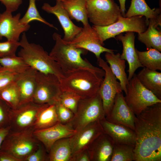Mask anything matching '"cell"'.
Returning <instances> with one entry per match:
<instances>
[{
  "label": "cell",
  "mask_w": 161,
  "mask_h": 161,
  "mask_svg": "<svg viewBox=\"0 0 161 161\" xmlns=\"http://www.w3.org/2000/svg\"><path fill=\"white\" fill-rule=\"evenodd\" d=\"M100 122L104 132L111 137L114 144L135 145L136 135L134 130L125 126L109 122L105 118Z\"/></svg>",
  "instance_id": "cell-21"
},
{
  "label": "cell",
  "mask_w": 161,
  "mask_h": 161,
  "mask_svg": "<svg viewBox=\"0 0 161 161\" xmlns=\"http://www.w3.org/2000/svg\"><path fill=\"white\" fill-rule=\"evenodd\" d=\"M11 109L8 105L0 98V129L9 126Z\"/></svg>",
  "instance_id": "cell-40"
},
{
  "label": "cell",
  "mask_w": 161,
  "mask_h": 161,
  "mask_svg": "<svg viewBox=\"0 0 161 161\" xmlns=\"http://www.w3.org/2000/svg\"><path fill=\"white\" fill-rule=\"evenodd\" d=\"M103 79L88 70L79 69L64 73L60 81L62 91L72 92L84 98L98 92Z\"/></svg>",
  "instance_id": "cell-4"
},
{
  "label": "cell",
  "mask_w": 161,
  "mask_h": 161,
  "mask_svg": "<svg viewBox=\"0 0 161 161\" xmlns=\"http://www.w3.org/2000/svg\"><path fill=\"white\" fill-rule=\"evenodd\" d=\"M37 72L30 67L18 75L15 81L20 93L19 105L32 101L36 86Z\"/></svg>",
  "instance_id": "cell-22"
},
{
  "label": "cell",
  "mask_w": 161,
  "mask_h": 161,
  "mask_svg": "<svg viewBox=\"0 0 161 161\" xmlns=\"http://www.w3.org/2000/svg\"><path fill=\"white\" fill-rule=\"evenodd\" d=\"M10 131L9 126L0 129V149L1 145L4 139Z\"/></svg>",
  "instance_id": "cell-44"
},
{
  "label": "cell",
  "mask_w": 161,
  "mask_h": 161,
  "mask_svg": "<svg viewBox=\"0 0 161 161\" xmlns=\"http://www.w3.org/2000/svg\"><path fill=\"white\" fill-rule=\"evenodd\" d=\"M134 145L114 144L110 161H132L135 159Z\"/></svg>",
  "instance_id": "cell-32"
},
{
  "label": "cell",
  "mask_w": 161,
  "mask_h": 161,
  "mask_svg": "<svg viewBox=\"0 0 161 161\" xmlns=\"http://www.w3.org/2000/svg\"><path fill=\"white\" fill-rule=\"evenodd\" d=\"M6 8V10L12 13L18 10L22 2V0H0Z\"/></svg>",
  "instance_id": "cell-41"
},
{
  "label": "cell",
  "mask_w": 161,
  "mask_h": 161,
  "mask_svg": "<svg viewBox=\"0 0 161 161\" xmlns=\"http://www.w3.org/2000/svg\"><path fill=\"white\" fill-rule=\"evenodd\" d=\"M103 132V128L98 121L92 122L77 131L70 137L72 157L86 150L95 140Z\"/></svg>",
  "instance_id": "cell-14"
},
{
  "label": "cell",
  "mask_w": 161,
  "mask_h": 161,
  "mask_svg": "<svg viewBox=\"0 0 161 161\" xmlns=\"http://www.w3.org/2000/svg\"><path fill=\"white\" fill-rule=\"evenodd\" d=\"M0 98L5 102L11 109H15L18 106L20 93L15 81L0 90Z\"/></svg>",
  "instance_id": "cell-31"
},
{
  "label": "cell",
  "mask_w": 161,
  "mask_h": 161,
  "mask_svg": "<svg viewBox=\"0 0 161 161\" xmlns=\"http://www.w3.org/2000/svg\"><path fill=\"white\" fill-rule=\"evenodd\" d=\"M1 66L0 65V68H1Z\"/></svg>",
  "instance_id": "cell-47"
},
{
  "label": "cell",
  "mask_w": 161,
  "mask_h": 161,
  "mask_svg": "<svg viewBox=\"0 0 161 161\" xmlns=\"http://www.w3.org/2000/svg\"><path fill=\"white\" fill-rule=\"evenodd\" d=\"M42 9L57 17L64 30V35L62 39L64 41H71L82 30V27L76 26L72 21L64 7L62 1H56V4L53 6L48 3H44Z\"/></svg>",
  "instance_id": "cell-17"
},
{
  "label": "cell",
  "mask_w": 161,
  "mask_h": 161,
  "mask_svg": "<svg viewBox=\"0 0 161 161\" xmlns=\"http://www.w3.org/2000/svg\"><path fill=\"white\" fill-rule=\"evenodd\" d=\"M19 47L20 44L18 41L7 40L5 42H0V58L16 55L17 50Z\"/></svg>",
  "instance_id": "cell-36"
},
{
  "label": "cell",
  "mask_w": 161,
  "mask_h": 161,
  "mask_svg": "<svg viewBox=\"0 0 161 161\" xmlns=\"http://www.w3.org/2000/svg\"><path fill=\"white\" fill-rule=\"evenodd\" d=\"M59 122L55 104H47L39 113L34 128L35 130L45 129Z\"/></svg>",
  "instance_id": "cell-29"
},
{
  "label": "cell",
  "mask_w": 161,
  "mask_h": 161,
  "mask_svg": "<svg viewBox=\"0 0 161 161\" xmlns=\"http://www.w3.org/2000/svg\"><path fill=\"white\" fill-rule=\"evenodd\" d=\"M0 65L18 74L24 72L30 67L21 57L16 55L0 58Z\"/></svg>",
  "instance_id": "cell-33"
},
{
  "label": "cell",
  "mask_w": 161,
  "mask_h": 161,
  "mask_svg": "<svg viewBox=\"0 0 161 161\" xmlns=\"http://www.w3.org/2000/svg\"><path fill=\"white\" fill-rule=\"evenodd\" d=\"M114 144L111 137L103 132L87 149L90 161H110Z\"/></svg>",
  "instance_id": "cell-20"
},
{
  "label": "cell",
  "mask_w": 161,
  "mask_h": 161,
  "mask_svg": "<svg viewBox=\"0 0 161 161\" xmlns=\"http://www.w3.org/2000/svg\"><path fill=\"white\" fill-rule=\"evenodd\" d=\"M161 24V21L149 19L147 29L138 33V40L145 45L147 50L151 48L161 51V32L157 29Z\"/></svg>",
  "instance_id": "cell-23"
},
{
  "label": "cell",
  "mask_w": 161,
  "mask_h": 161,
  "mask_svg": "<svg viewBox=\"0 0 161 161\" xmlns=\"http://www.w3.org/2000/svg\"><path fill=\"white\" fill-rule=\"evenodd\" d=\"M71 161H90L87 149L73 156Z\"/></svg>",
  "instance_id": "cell-42"
},
{
  "label": "cell",
  "mask_w": 161,
  "mask_h": 161,
  "mask_svg": "<svg viewBox=\"0 0 161 161\" xmlns=\"http://www.w3.org/2000/svg\"><path fill=\"white\" fill-rule=\"evenodd\" d=\"M105 118L100 95L98 92L95 95L81 98L76 113L66 124L77 131L89 124Z\"/></svg>",
  "instance_id": "cell-6"
},
{
  "label": "cell",
  "mask_w": 161,
  "mask_h": 161,
  "mask_svg": "<svg viewBox=\"0 0 161 161\" xmlns=\"http://www.w3.org/2000/svg\"><path fill=\"white\" fill-rule=\"evenodd\" d=\"M48 154L49 161H71L72 151L70 137L61 138L56 141Z\"/></svg>",
  "instance_id": "cell-27"
},
{
  "label": "cell",
  "mask_w": 161,
  "mask_h": 161,
  "mask_svg": "<svg viewBox=\"0 0 161 161\" xmlns=\"http://www.w3.org/2000/svg\"><path fill=\"white\" fill-rule=\"evenodd\" d=\"M34 128L19 132H9L1 145L0 150L8 153L20 161H24L39 147L41 142L34 134Z\"/></svg>",
  "instance_id": "cell-5"
},
{
  "label": "cell",
  "mask_w": 161,
  "mask_h": 161,
  "mask_svg": "<svg viewBox=\"0 0 161 161\" xmlns=\"http://www.w3.org/2000/svg\"><path fill=\"white\" fill-rule=\"evenodd\" d=\"M52 38L55 43L49 55L58 63L64 73L77 69H86L103 79L105 72L103 69L93 66L87 60L81 57V55L85 54L86 50L68 44L57 33L53 34Z\"/></svg>",
  "instance_id": "cell-2"
},
{
  "label": "cell",
  "mask_w": 161,
  "mask_h": 161,
  "mask_svg": "<svg viewBox=\"0 0 161 161\" xmlns=\"http://www.w3.org/2000/svg\"><path fill=\"white\" fill-rule=\"evenodd\" d=\"M21 48L18 53L29 66L39 72L56 76L60 81L64 73L58 64L40 45L30 43L25 32L19 41Z\"/></svg>",
  "instance_id": "cell-3"
},
{
  "label": "cell",
  "mask_w": 161,
  "mask_h": 161,
  "mask_svg": "<svg viewBox=\"0 0 161 161\" xmlns=\"http://www.w3.org/2000/svg\"><path fill=\"white\" fill-rule=\"evenodd\" d=\"M139 61L143 68L153 70H161V53L159 50L150 48L145 51L136 49Z\"/></svg>",
  "instance_id": "cell-30"
},
{
  "label": "cell",
  "mask_w": 161,
  "mask_h": 161,
  "mask_svg": "<svg viewBox=\"0 0 161 161\" xmlns=\"http://www.w3.org/2000/svg\"><path fill=\"white\" fill-rule=\"evenodd\" d=\"M142 16L148 21L149 19H153L160 21H161V8L151 9L145 0H131L130 7L125 17Z\"/></svg>",
  "instance_id": "cell-26"
},
{
  "label": "cell",
  "mask_w": 161,
  "mask_h": 161,
  "mask_svg": "<svg viewBox=\"0 0 161 161\" xmlns=\"http://www.w3.org/2000/svg\"><path fill=\"white\" fill-rule=\"evenodd\" d=\"M135 161H161V103L148 107L134 122Z\"/></svg>",
  "instance_id": "cell-1"
},
{
  "label": "cell",
  "mask_w": 161,
  "mask_h": 161,
  "mask_svg": "<svg viewBox=\"0 0 161 161\" xmlns=\"http://www.w3.org/2000/svg\"><path fill=\"white\" fill-rule=\"evenodd\" d=\"M126 89L125 101L136 116L148 107L161 103V100L142 84L135 73L129 81Z\"/></svg>",
  "instance_id": "cell-8"
},
{
  "label": "cell",
  "mask_w": 161,
  "mask_h": 161,
  "mask_svg": "<svg viewBox=\"0 0 161 161\" xmlns=\"http://www.w3.org/2000/svg\"><path fill=\"white\" fill-rule=\"evenodd\" d=\"M136 75L142 84L161 100V73L143 68Z\"/></svg>",
  "instance_id": "cell-25"
},
{
  "label": "cell",
  "mask_w": 161,
  "mask_h": 161,
  "mask_svg": "<svg viewBox=\"0 0 161 161\" xmlns=\"http://www.w3.org/2000/svg\"><path fill=\"white\" fill-rule=\"evenodd\" d=\"M67 0H56V1H61L62 2L64 1H67Z\"/></svg>",
  "instance_id": "cell-46"
},
{
  "label": "cell",
  "mask_w": 161,
  "mask_h": 161,
  "mask_svg": "<svg viewBox=\"0 0 161 161\" xmlns=\"http://www.w3.org/2000/svg\"><path fill=\"white\" fill-rule=\"evenodd\" d=\"M36 1L29 0L28 9L24 16L20 19V23L22 24H27L32 21H37L57 30V27H55L53 24L47 22L41 16L36 6Z\"/></svg>",
  "instance_id": "cell-34"
},
{
  "label": "cell",
  "mask_w": 161,
  "mask_h": 161,
  "mask_svg": "<svg viewBox=\"0 0 161 161\" xmlns=\"http://www.w3.org/2000/svg\"><path fill=\"white\" fill-rule=\"evenodd\" d=\"M81 31L71 41H65L77 48H81L93 53L97 58L100 57L104 52H112L114 50L110 49L103 46L95 30L89 24L83 26Z\"/></svg>",
  "instance_id": "cell-13"
},
{
  "label": "cell",
  "mask_w": 161,
  "mask_h": 161,
  "mask_svg": "<svg viewBox=\"0 0 161 161\" xmlns=\"http://www.w3.org/2000/svg\"><path fill=\"white\" fill-rule=\"evenodd\" d=\"M88 19L93 25H110L122 15L120 6L114 0H86Z\"/></svg>",
  "instance_id": "cell-9"
},
{
  "label": "cell",
  "mask_w": 161,
  "mask_h": 161,
  "mask_svg": "<svg viewBox=\"0 0 161 161\" xmlns=\"http://www.w3.org/2000/svg\"><path fill=\"white\" fill-rule=\"evenodd\" d=\"M134 32H128L125 35L120 34L117 36V38L121 41L123 46V50L120 57L126 61L129 65L128 77L129 80L139 68L143 67L140 63L134 46Z\"/></svg>",
  "instance_id": "cell-19"
},
{
  "label": "cell",
  "mask_w": 161,
  "mask_h": 161,
  "mask_svg": "<svg viewBox=\"0 0 161 161\" xmlns=\"http://www.w3.org/2000/svg\"><path fill=\"white\" fill-rule=\"evenodd\" d=\"M36 80L32 101L40 104H55L62 92L58 78L53 75L37 72Z\"/></svg>",
  "instance_id": "cell-11"
},
{
  "label": "cell",
  "mask_w": 161,
  "mask_h": 161,
  "mask_svg": "<svg viewBox=\"0 0 161 161\" xmlns=\"http://www.w3.org/2000/svg\"><path fill=\"white\" fill-rule=\"evenodd\" d=\"M105 57L106 62L109 65L112 72L119 81L122 90L126 94L129 80L125 70L126 61L121 58L119 53L115 54L114 52H106Z\"/></svg>",
  "instance_id": "cell-24"
},
{
  "label": "cell",
  "mask_w": 161,
  "mask_h": 161,
  "mask_svg": "<svg viewBox=\"0 0 161 161\" xmlns=\"http://www.w3.org/2000/svg\"><path fill=\"white\" fill-rule=\"evenodd\" d=\"M56 114L59 123L66 124L72 118L74 114L58 100L55 103Z\"/></svg>",
  "instance_id": "cell-37"
},
{
  "label": "cell",
  "mask_w": 161,
  "mask_h": 161,
  "mask_svg": "<svg viewBox=\"0 0 161 161\" xmlns=\"http://www.w3.org/2000/svg\"><path fill=\"white\" fill-rule=\"evenodd\" d=\"M136 117L126 103L122 92L116 94L112 108L105 118L109 122L125 126L134 131Z\"/></svg>",
  "instance_id": "cell-16"
},
{
  "label": "cell",
  "mask_w": 161,
  "mask_h": 161,
  "mask_svg": "<svg viewBox=\"0 0 161 161\" xmlns=\"http://www.w3.org/2000/svg\"><path fill=\"white\" fill-rule=\"evenodd\" d=\"M0 161H20L11 154L0 150Z\"/></svg>",
  "instance_id": "cell-43"
},
{
  "label": "cell",
  "mask_w": 161,
  "mask_h": 161,
  "mask_svg": "<svg viewBox=\"0 0 161 161\" xmlns=\"http://www.w3.org/2000/svg\"><path fill=\"white\" fill-rule=\"evenodd\" d=\"M86 1V0H68L62 2L70 19L81 22L83 26L89 24Z\"/></svg>",
  "instance_id": "cell-28"
},
{
  "label": "cell",
  "mask_w": 161,
  "mask_h": 161,
  "mask_svg": "<svg viewBox=\"0 0 161 161\" xmlns=\"http://www.w3.org/2000/svg\"><path fill=\"white\" fill-rule=\"evenodd\" d=\"M148 21L145 17L137 16L129 18L120 16L115 22L108 26L93 25L102 43L106 40L114 38L121 33L132 32L138 33L145 31L147 29Z\"/></svg>",
  "instance_id": "cell-7"
},
{
  "label": "cell",
  "mask_w": 161,
  "mask_h": 161,
  "mask_svg": "<svg viewBox=\"0 0 161 161\" xmlns=\"http://www.w3.org/2000/svg\"><path fill=\"white\" fill-rule=\"evenodd\" d=\"M81 98L79 96L74 93L62 91L58 100L74 114L76 112L79 101Z\"/></svg>",
  "instance_id": "cell-35"
},
{
  "label": "cell",
  "mask_w": 161,
  "mask_h": 161,
  "mask_svg": "<svg viewBox=\"0 0 161 161\" xmlns=\"http://www.w3.org/2000/svg\"><path fill=\"white\" fill-rule=\"evenodd\" d=\"M99 66L105 71V74L99 88L105 117L109 113L113 105L116 94L122 92L120 83L112 72L107 63L100 57L97 58Z\"/></svg>",
  "instance_id": "cell-12"
},
{
  "label": "cell",
  "mask_w": 161,
  "mask_h": 161,
  "mask_svg": "<svg viewBox=\"0 0 161 161\" xmlns=\"http://www.w3.org/2000/svg\"><path fill=\"white\" fill-rule=\"evenodd\" d=\"M18 75L12 70L2 67L0 68V90L14 81Z\"/></svg>",
  "instance_id": "cell-38"
},
{
  "label": "cell",
  "mask_w": 161,
  "mask_h": 161,
  "mask_svg": "<svg viewBox=\"0 0 161 161\" xmlns=\"http://www.w3.org/2000/svg\"><path fill=\"white\" fill-rule=\"evenodd\" d=\"M21 16L20 13L13 16L6 10L0 13V40L4 37L8 41H18L20 35L29 29V24L20 23Z\"/></svg>",
  "instance_id": "cell-15"
},
{
  "label": "cell",
  "mask_w": 161,
  "mask_h": 161,
  "mask_svg": "<svg viewBox=\"0 0 161 161\" xmlns=\"http://www.w3.org/2000/svg\"><path fill=\"white\" fill-rule=\"evenodd\" d=\"M47 104H40L30 101L19 105L10 112L9 127L10 131H25L34 126L41 111Z\"/></svg>",
  "instance_id": "cell-10"
},
{
  "label": "cell",
  "mask_w": 161,
  "mask_h": 161,
  "mask_svg": "<svg viewBox=\"0 0 161 161\" xmlns=\"http://www.w3.org/2000/svg\"><path fill=\"white\" fill-rule=\"evenodd\" d=\"M24 161H49V154L41 143L38 148L28 156Z\"/></svg>",
  "instance_id": "cell-39"
},
{
  "label": "cell",
  "mask_w": 161,
  "mask_h": 161,
  "mask_svg": "<svg viewBox=\"0 0 161 161\" xmlns=\"http://www.w3.org/2000/svg\"><path fill=\"white\" fill-rule=\"evenodd\" d=\"M77 131L67 124L59 122L45 129L35 130L33 133L49 153L51 147L56 141L61 138L70 137Z\"/></svg>",
  "instance_id": "cell-18"
},
{
  "label": "cell",
  "mask_w": 161,
  "mask_h": 161,
  "mask_svg": "<svg viewBox=\"0 0 161 161\" xmlns=\"http://www.w3.org/2000/svg\"><path fill=\"white\" fill-rule=\"evenodd\" d=\"M126 0H118L120 7L121 11V15L124 17H125V11H126L125 7V3Z\"/></svg>",
  "instance_id": "cell-45"
}]
</instances>
